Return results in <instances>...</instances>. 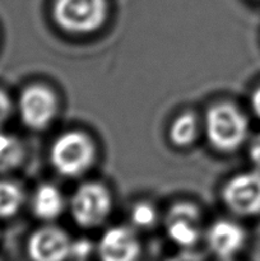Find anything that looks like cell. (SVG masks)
<instances>
[{
	"mask_svg": "<svg viewBox=\"0 0 260 261\" xmlns=\"http://www.w3.org/2000/svg\"><path fill=\"white\" fill-rule=\"evenodd\" d=\"M204 130L214 149L221 153H232L246 142L249 121L236 105L218 102L206 111Z\"/></svg>",
	"mask_w": 260,
	"mask_h": 261,
	"instance_id": "6da1fadb",
	"label": "cell"
},
{
	"mask_svg": "<svg viewBox=\"0 0 260 261\" xmlns=\"http://www.w3.org/2000/svg\"><path fill=\"white\" fill-rule=\"evenodd\" d=\"M96 145L84 132L71 130L59 135L50 148V163L64 177H79L93 166Z\"/></svg>",
	"mask_w": 260,
	"mask_h": 261,
	"instance_id": "7a4b0ae2",
	"label": "cell"
},
{
	"mask_svg": "<svg viewBox=\"0 0 260 261\" xmlns=\"http://www.w3.org/2000/svg\"><path fill=\"white\" fill-rule=\"evenodd\" d=\"M107 0H55L53 18L60 30L71 35L96 32L106 23Z\"/></svg>",
	"mask_w": 260,
	"mask_h": 261,
	"instance_id": "3957f363",
	"label": "cell"
},
{
	"mask_svg": "<svg viewBox=\"0 0 260 261\" xmlns=\"http://www.w3.org/2000/svg\"><path fill=\"white\" fill-rule=\"evenodd\" d=\"M112 196L109 189L97 181L79 185L70 199V213L82 228H94L109 218Z\"/></svg>",
	"mask_w": 260,
	"mask_h": 261,
	"instance_id": "277c9868",
	"label": "cell"
},
{
	"mask_svg": "<svg viewBox=\"0 0 260 261\" xmlns=\"http://www.w3.org/2000/svg\"><path fill=\"white\" fill-rule=\"evenodd\" d=\"M222 200L229 212L240 217L260 214V170L232 176L222 189Z\"/></svg>",
	"mask_w": 260,
	"mask_h": 261,
	"instance_id": "5b68a950",
	"label": "cell"
},
{
	"mask_svg": "<svg viewBox=\"0 0 260 261\" xmlns=\"http://www.w3.org/2000/svg\"><path fill=\"white\" fill-rule=\"evenodd\" d=\"M22 122L31 130H43L53 124L59 112L55 92L43 84H32L22 92L18 102Z\"/></svg>",
	"mask_w": 260,
	"mask_h": 261,
	"instance_id": "8992f818",
	"label": "cell"
},
{
	"mask_svg": "<svg viewBox=\"0 0 260 261\" xmlns=\"http://www.w3.org/2000/svg\"><path fill=\"white\" fill-rule=\"evenodd\" d=\"M203 214L190 201H178L170 206L165 217V228L171 242L183 249L195 246L203 232Z\"/></svg>",
	"mask_w": 260,
	"mask_h": 261,
	"instance_id": "52a82bcc",
	"label": "cell"
},
{
	"mask_svg": "<svg viewBox=\"0 0 260 261\" xmlns=\"http://www.w3.org/2000/svg\"><path fill=\"white\" fill-rule=\"evenodd\" d=\"M71 244L64 229L46 226L31 234L27 252L32 261H66L71 255Z\"/></svg>",
	"mask_w": 260,
	"mask_h": 261,
	"instance_id": "ba28073f",
	"label": "cell"
},
{
	"mask_svg": "<svg viewBox=\"0 0 260 261\" xmlns=\"http://www.w3.org/2000/svg\"><path fill=\"white\" fill-rule=\"evenodd\" d=\"M97 251L101 261H137L140 255V242L133 228L114 226L102 234Z\"/></svg>",
	"mask_w": 260,
	"mask_h": 261,
	"instance_id": "9c48e42d",
	"label": "cell"
},
{
	"mask_svg": "<svg viewBox=\"0 0 260 261\" xmlns=\"http://www.w3.org/2000/svg\"><path fill=\"white\" fill-rule=\"evenodd\" d=\"M209 250L219 259L229 260L241 251L246 241V232L239 223L219 219L212 223L205 234Z\"/></svg>",
	"mask_w": 260,
	"mask_h": 261,
	"instance_id": "30bf717a",
	"label": "cell"
},
{
	"mask_svg": "<svg viewBox=\"0 0 260 261\" xmlns=\"http://www.w3.org/2000/svg\"><path fill=\"white\" fill-rule=\"evenodd\" d=\"M32 212L35 217L45 222L55 221L65 208L63 193L53 184H42L32 196Z\"/></svg>",
	"mask_w": 260,
	"mask_h": 261,
	"instance_id": "8fae6325",
	"label": "cell"
},
{
	"mask_svg": "<svg viewBox=\"0 0 260 261\" xmlns=\"http://www.w3.org/2000/svg\"><path fill=\"white\" fill-rule=\"evenodd\" d=\"M199 135V120L193 112L180 114L171 124L168 138L177 148H188L196 140Z\"/></svg>",
	"mask_w": 260,
	"mask_h": 261,
	"instance_id": "7c38bea8",
	"label": "cell"
},
{
	"mask_svg": "<svg viewBox=\"0 0 260 261\" xmlns=\"http://www.w3.org/2000/svg\"><path fill=\"white\" fill-rule=\"evenodd\" d=\"M24 158V148L14 135L0 132V173L10 172L20 166Z\"/></svg>",
	"mask_w": 260,
	"mask_h": 261,
	"instance_id": "4fadbf2b",
	"label": "cell"
},
{
	"mask_svg": "<svg viewBox=\"0 0 260 261\" xmlns=\"http://www.w3.org/2000/svg\"><path fill=\"white\" fill-rule=\"evenodd\" d=\"M24 201V193L18 184L0 180V218L13 217Z\"/></svg>",
	"mask_w": 260,
	"mask_h": 261,
	"instance_id": "5bb4252c",
	"label": "cell"
},
{
	"mask_svg": "<svg viewBox=\"0 0 260 261\" xmlns=\"http://www.w3.org/2000/svg\"><path fill=\"white\" fill-rule=\"evenodd\" d=\"M158 212L152 203L138 201L130 211V222L133 227L139 229H149L157 223Z\"/></svg>",
	"mask_w": 260,
	"mask_h": 261,
	"instance_id": "9a60e30c",
	"label": "cell"
},
{
	"mask_svg": "<svg viewBox=\"0 0 260 261\" xmlns=\"http://www.w3.org/2000/svg\"><path fill=\"white\" fill-rule=\"evenodd\" d=\"M92 251V244L86 240H79V241H74L71 244V255L70 257L74 259H86L87 256L91 255Z\"/></svg>",
	"mask_w": 260,
	"mask_h": 261,
	"instance_id": "2e32d148",
	"label": "cell"
},
{
	"mask_svg": "<svg viewBox=\"0 0 260 261\" xmlns=\"http://www.w3.org/2000/svg\"><path fill=\"white\" fill-rule=\"evenodd\" d=\"M249 158L256 170H260V133L252 138L249 145Z\"/></svg>",
	"mask_w": 260,
	"mask_h": 261,
	"instance_id": "e0dca14e",
	"label": "cell"
},
{
	"mask_svg": "<svg viewBox=\"0 0 260 261\" xmlns=\"http://www.w3.org/2000/svg\"><path fill=\"white\" fill-rule=\"evenodd\" d=\"M10 111H12V102H10V98L4 91L0 89V129H2V126L5 124L8 117H9Z\"/></svg>",
	"mask_w": 260,
	"mask_h": 261,
	"instance_id": "ac0fdd59",
	"label": "cell"
},
{
	"mask_svg": "<svg viewBox=\"0 0 260 261\" xmlns=\"http://www.w3.org/2000/svg\"><path fill=\"white\" fill-rule=\"evenodd\" d=\"M166 261H203V260H201L198 255L193 254V252L183 251L180 252V254L175 255V256L170 257V259H167Z\"/></svg>",
	"mask_w": 260,
	"mask_h": 261,
	"instance_id": "d6986e66",
	"label": "cell"
},
{
	"mask_svg": "<svg viewBox=\"0 0 260 261\" xmlns=\"http://www.w3.org/2000/svg\"><path fill=\"white\" fill-rule=\"evenodd\" d=\"M251 109L254 111V114L256 115V117L260 119V86L252 92L251 94Z\"/></svg>",
	"mask_w": 260,
	"mask_h": 261,
	"instance_id": "ffe728a7",
	"label": "cell"
},
{
	"mask_svg": "<svg viewBox=\"0 0 260 261\" xmlns=\"http://www.w3.org/2000/svg\"><path fill=\"white\" fill-rule=\"evenodd\" d=\"M223 261H233L232 259H229V260H223Z\"/></svg>",
	"mask_w": 260,
	"mask_h": 261,
	"instance_id": "44dd1931",
	"label": "cell"
}]
</instances>
